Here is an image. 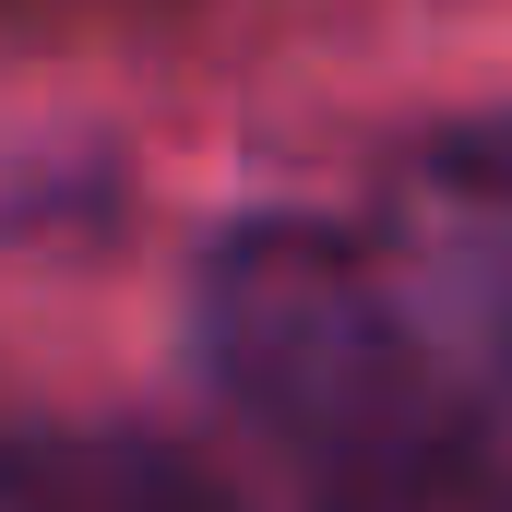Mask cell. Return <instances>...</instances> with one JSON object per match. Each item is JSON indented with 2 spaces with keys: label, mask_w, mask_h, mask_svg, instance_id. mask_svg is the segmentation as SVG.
I'll return each mask as SVG.
<instances>
[{
  "label": "cell",
  "mask_w": 512,
  "mask_h": 512,
  "mask_svg": "<svg viewBox=\"0 0 512 512\" xmlns=\"http://www.w3.org/2000/svg\"><path fill=\"white\" fill-rule=\"evenodd\" d=\"M12 501L24 512H227L203 489V465H179V453H36V465H12Z\"/></svg>",
  "instance_id": "1"
}]
</instances>
